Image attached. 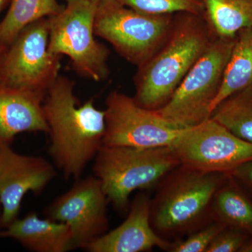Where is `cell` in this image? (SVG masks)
<instances>
[{"label": "cell", "instance_id": "cell-1", "mask_svg": "<svg viewBox=\"0 0 252 252\" xmlns=\"http://www.w3.org/2000/svg\"><path fill=\"white\" fill-rule=\"evenodd\" d=\"M43 111L50 157L65 179L80 178L103 146L104 110L97 109L94 99L79 104L74 81L59 75L46 92Z\"/></svg>", "mask_w": 252, "mask_h": 252}, {"label": "cell", "instance_id": "cell-2", "mask_svg": "<svg viewBox=\"0 0 252 252\" xmlns=\"http://www.w3.org/2000/svg\"><path fill=\"white\" fill-rule=\"evenodd\" d=\"M215 36L204 15L175 14L166 40L137 67L132 97L136 103L150 110L162 108Z\"/></svg>", "mask_w": 252, "mask_h": 252}, {"label": "cell", "instance_id": "cell-3", "mask_svg": "<svg viewBox=\"0 0 252 252\" xmlns=\"http://www.w3.org/2000/svg\"><path fill=\"white\" fill-rule=\"evenodd\" d=\"M229 175L205 173L181 165L167 174L151 201V224L156 233L171 241L213 220L214 197Z\"/></svg>", "mask_w": 252, "mask_h": 252}, {"label": "cell", "instance_id": "cell-4", "mask_svg": "<svg viewBox=\"0 0 252 252\" xmlns=\"http://www.w3.org/2000/svg\"><path fill=\"white\" fill-rule=\"evenodd\" d=\"M171 147L135 148L102 146L94 158L93 171L109 203L121 212L129 210L132 192L156 187L180 166Z\"/></svg>", "mask_w": 252, "mask_h": 252}, {"label": "cell", "instance_id": "cell-5", "mask_svg": "<svg viewBox=\"0 0 252 252\" xmlns=\"http://www.w3.org/2000/svg\"><path fill=\"white\" fill-rule=\"evenodd\" d=\"M235 36H215L170 100L155 111L167 122L182 129L193 127L210 119L212 104L223 83Z\"/></svg>", "mask_w": 252, "mask_h": 252}, {"label": "cell", "instance_id": "cell-6", "mask_svg": "<svg viewBox=\"0 0 252 252\" xmlns=\"http://www.w3.org/2000/svg\"><path fill=\"white\" fill-rule=\"evenodd\" d=\"M98 0H67L49 19V50L67 56L81 77L102 81L109 75L110 51L94 39V20Z\"/></svg>", "mask_w": 252, "mask_h": 252}, {"label": "cell", "instance_id": "cell-7", "mask_svg": "<svg viewBox=\"0 0 252 252\" xmlns=\"http://www.w3.org/2000/svg\"><path fill=\"white\" fill-rule=\"evenodd\" d=\"M174 16L142 14L118 0H99L94 34L109 42L123 59L139 67L166 40Z\"/></svg>", "mask_w": 252, "mask_h": 252}, {"label": "cell", "instance_id": "cell-8", "mask_svg": "<svg viewBox=\"0 0 252 252\" xmlns=\"http://www.w3.org/2000/svg\"><path fill=\"white\" fill-rule=\"evenodd\" d=\"M48 18L25 28L8 46L0 68V84L46 94L59 77L62 56L49 50Z\"/></svg>", "mask_w": 252, "mask_h": 252}, {"label": "cell", "instance_id": "cell-9", "mask_svg": "<svg viewBox=\"0 0 252 252\" xmlns=\"http://www.w3.org/2000/svg\"><path fill=\"white\" fill-rule=\"evenodd\" d=\"M170 147L181 165L205 173L230 174L252 159V144L238 138L212 118L183 129Z\"/></svg>", "mask_w": 252, "mask_h": 252}, {"label": "cell", "instance_id": "cell-10", "mask_svg": "<svg viewBox=\"0 0 252 252\" xmlns=\"http://www.w3.org/2000/svg\"><path fill=\"white\" fill-rule=\"evenodd\" d=\"M105 103L104 146L170 147L183 130L167 122L157 111L140 107L133 97L119 91L111 92Z\"/></svg>", "mask_w": 252, "mask_h": 252}, {"label": "cell", "instance_id": "cell-11", "mask_svg": "<svg viewBox=\"0 0 252 252\" xmlns=\"http://www.w3.org/2000/svg\"><path fill=\"white\" fill-rule=\"evenodd\" d=\"M109 200L95 176L77 179L65 193L44 211L46 218L67 225L74 250L84 249L105 234L109 228Z\"/></svg>", "mask_w": 252, "mask_h": 252}, {"label": "cell", "instance_id": "cell-12", "mask_svg": "<svg viewBox=\"0 0 252 252\" xmlns=\"http://www.w3.org/2000/svg\"><path fill=\"white\" fill-rule=\"evenodd\" d=\"M56 175L55 167L44 158L23 155L11 144H0L1 229L18 218L26 194L41 193Z\"/></svg>", "mask_w": 252, "mask_h": 252}, {"label": "cell", "instance_id": "cell-13", "mask_svg": "<svg viewBox=\"0 0 252 252\" xmlns=\"http://www.w3.org/2000/svg\"><path fill=\"white\" fill-rule=\"evenodd\" d=\"M151 201L145 193L136 195L125 220L88 245L89 252H143L158 248L169 252L172 241L156 233L151 224Z\"/></svg>", "mask_w": 252, "mask_h": 252}, {"label": "cell", "instance_id": "cell-14", "mask_svg": "<svg viewBox=\"0 0 252 252\" xmlns=\"http://www.w3.org/2000/svg\"><path fill=\"white\" fill-rule=\"evenodd\" d=\"M45 96L0 84V144H11L23 132L48 133L43 111Z\"/></svg>", "mask_w": 252, "mask_h": 252}, {"label": "cell", "instance_id": "cell-15", "mask_svg": "<svg viewBox=\"0 0 252 252\" xmlns=\"http://www.w3.org/2000/svg\"><path fill=\"white\" fill-rule=\"evenodd\" d=\"M0 238L12 239L34 252L74 250L72 233L67 225L46 217L41 219L34 212L16 219L2 228Z\"/></svg>", "mask_w": 252, "mask_h": 252}, {"label": "cell", "instance_id": "cell-16", "mask_svg": "<svg viewBox=\"0 0 252 252\" xmlns=\"http://www.w3.org/2000/svg\"><path fill=\"white\" fill-rule=\"evenodd\" d=\"M212 210L214 220L252 237V200L230 175L215 193Z\"/></svg>", "mask_w": 252, "mask_h": 252}, {"label": "cell", "instance_id": "cell-17", "mask_svg": "<svg viewBox=\"0 0 252 252\" xmlns=\"http://www.w3.org/2000/svg\"><path fill=\"white\" fill-rule=\"evenodd\" d=\"M248 87H252V27L243 28L235 34L223 83L212 104V112L228 96Z\"/></svg>", "mask_w": 252, "mask_h": 252}, {"label": "cell", "instance_id": "cell-18", "mask_svg": "<svg viewBox=\"0 0 252 252\" xmlns=\"http://www.w3.org/2000/svg\"><path fill=\"white\" fill-rule=\"evenodd\" d=\"M204 17L212 32L220 37H234L252 27V0H201Z\"/></svg>", "mask_w": 252, "mask_h": 252}, {"label": "cell", "instance_id": "cell-19", "mask_svg": "<svg viewBox=\"0 0 252 252\" xmlns=\"http://www.w3.org/2000/svg\"><path fill=\"white\" fill-rule=\"evenodd\" d=\"M63 6L57 0H11L6 16L0 21V44L9 46L25 28L57 14Z\"/></svg>", "mask_w": 252, "mask_h": 252}, {"label": "cell", "instance_id": "cell-20", "mask_svg": "<svg viewBox=\"0 0 252 252\" xmlns=\"http://www.w3.org/2000/svg\"><path fill=\"white\" fill-rule=\"evenodd\" d=\"M210 118L238 138L252 144V87L228 96L213 109Z\"/></svg>", "mask_w": 252, "mask_h": 252}, {"label": "cell", "instance_id": "cell-21", "mask_svg": "<svg viewBox=\"0 0 252 252\" xmlns=\"http://www.w3.org/2000/svg\"><path fill=\"white\" fill-rule=\"evenodd\" d=\"M127 7L150 15L176 14L190 13L204 15L201 0H118Z\"/></svg>", "mask_w": 252, "mask_h": 252}, {"label": "cell", "instance_id": "cell-22", "mask_svg": "<svg viewBox=\"0 0 252 252\" xmlns=\"http://www.w3.org/2000/svg\"><path fill=\"white\" fill-rule=\"evenodd\" d=\"M225 225L215 220L203 225L193 233L188 235L185 240H176L172 242V252H206L207 248L215 237Z\"/></svg>", "mask_w": 252, "mask_h": 252}, {"label": "cell", "instance_id": "cell-23", "mask_svg": "<svg viewBox=\"0 0 252 252\" xmlns=\"http://www.w3.org/2000/svg\"><path fill=\"white\" fill-rule=\"evenodd\" d=\"M251 238L243 230L225 226L215 237L206 252H243Z\"/></svg>", "mask_w": 252, "mask_h": 252}, {"label": "cell", "instance_id": "cell-24", "mask_svg": "<svg viewBox=\"0 0 252 252\" xmlns=\"http://www.w3.org/2000/svg\"><path fill=\"white\" fill-rule=\"evenodd\" d=\"M242 190L252 200V159L243 162L230 173Z\"/></svg>", "mask_w": 252, "mask_h": 252}, {"label": "cell", "instance_id": "cell-25", "mask_svg": "<svg viewBox=\"0 0 252 252\" xmlns=\"http://www.w3.org/2000/svg\"><path fill=\"white\" fill-rule=\"evenodd\" d=\"M7 49L8 46L0 44V68H1V64H2L3 60H4Z\"/></svg>", "mask_w": 252, "mask_h": 252}, {"label": "cell", "instance_id": "cell-26", "mask_svg": "<svg viewBox=\"0 0 252 252\" xmlns=\"http://www.w3.org/2000/svg\"><path fill=\"white\" fill-rule=\"evenodd\" d=\"M11 0H0V14L2 12L3 10L10 4Z\"/></svg>", "mask_w": 252, "mask_h": 252}, {"label": "cell", "instance_id": "cell-27", "mask_svg": "<svg viewBox=\"0 0 252 252\" xmlns=\"http://www.w3.org/2000/svg\"><path fill=\"white\" fill-rule=\"evenodd\" d=\"M243 252H252V237L244 248Z\"/></svg>", "mask_w": 252, "mask_h": 252}, {"label": "cell", "instance_id": "cell-28", "mask_svg": "<svg viewBox=\"0 0 252 252\" xmlns=\"http://www.w3.org/2000/svg\"><path fill=\"white\" fill-rule=\"evenodd\" d=\"M1 204H0V231H1Z\"/></svg>", "mask_w": 252, "mask_h": 252}, {"label": "cell", "instance_id": "cell-29", "mask_svg": "<svg viewBox=\"0 0 252 252\" xmlns=\"http://www.w3.org/2000/svg\"><path fill=\"white\" fill-rule=\"evenodd\" d=\"M66 1H67V0H66Z\"/></svg>", "mask_w": 252, "mask_h": 252}, {"label": "cell", "instance_id": "cell-30", "mask_svg": "<svg viewBox=\"0 0 252 252\" xmlns=\"http://www.w3.org/2000/svg\"><path fill=\"white\" fill-rule=\"evenodd\" d=\"M98 1H99V0H98Z\"/></svg>", "mask_w": 252, "mask_h": 252}]
</instances>
